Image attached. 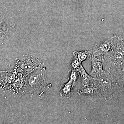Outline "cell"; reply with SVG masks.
<instances>
[{"label": "cell", "instance_id": "obj_10", "mask_svg": "<svg viewBox=\"0 0 124 124\" xmlns=\"http://www.w3.org/2000/svg\"><path fill=\"white\" fill-rule=\"evenodd\" d=\"M92 54L91 50L81 51H75L72 53L73 57L77 59L81 63L86 60L88 58L90 57Z\"/></svg>", "mask_w": 124, "mask_h": 124}, {"label": "cell", "instance_id": "obj_3", "mask_svg": "<svg viewBox=\"0 0 124 124\" xmlns=\"http://www.w3.org/2000/svg\"><path fill=\"white\" fill-rule=\"evenodd\" d=\"M39 58L32 54L23 55L16 60L14 70L17 73L28 75L42 66Z\"/></svg>", "mask_w": 124, "mask_h": 124}, {"label": "cell", "instance_id": "obj_5", "mask_svg": "<svg viewBox=\"0 0 124 124\" xmlns=\"http://www.w3.org/2000/svg\"><path fill=\"white\" fill-rule=\"evenodd\" d=\"M19 73L15 70L10 72L1 71L0 72V84L5 90H8L17 78Z\"/></svg>", "mask_w": 124, "mask_h": 124}, {"label": "cell", "instance_id": "obj_7", "mask_svg": "<svg viewBox=\"0 0 124 124\" xmlns=\"http://www.w3.org/2000/svg\"><path fill=\"white\" fill-rule=\"evenodd\" d=\"M77 83L69 80L67 83L62 85L60 87V95L66 98L70 97L73 94L74 87Z\"/></svg>", "mask_w": 124, "mask_h": 124}, {"label": "cell", "instance_id": "obj_2", "mask_svg": "<svg viewBox=\"0 0 124 124\" xmlns=\"http://www.w3.org/2000/svg\"><path fill=\"white\" fill-rule=\"evenodd\" d=\"M93 86L100 97L107 101L111 100L117 90L116 81L110 74L106 71L95 78Z\"/></svg>", "mask_w": 124, "mask_h": 124}, {"label": "cell", "instance_id": "obj_11", "mask_svg": "<svg viewBox=\"0 0 124 124\" xmlns=\"http://www.w3.org/2000/svg\"><path fill=\"white\" fill-rule=\"evenodd\" d=\"M81 62L80 61L75 58H73L72 60H71L69 64H68V72L69 73L72 71H77L78 69L81 66Z\"/></svg>", "mask_w": 124, "mask_h": 124}, {"label": "cell", "instance_id": "obj_9", "mask_svg": "<svg viewBox=\"0 0 124 124\" xmlns=\"http://www.w3.org/2000/svg\"><path fill=\"white\" fill-rule=\"evenodd\" d=\"M79 95L85 97H92L97 94V91L95 87L93 85H83L77 91Z\"/></svg>", "mask_w": 124, "mask_h": 124}, {"label": "cell", "instance_id": "obj_8", "mask_svg": "<svg viewBox=\"0 0 124 124\" xmlns=\"http://www.w3.org/2000/svg\"><path fill=\"white\" fill-rule=\"evenodd\" d=\"M79 73L81 78V82L83 85H89L93 86L95 78L88 74L81 64L77 71Z\"/></svg>", "mask_w": 124, "mask_h": 124}, {"label": "cell", "instance_id": "obj_1", "mask_svg": "<svg viewBox=\"0 0 124 124\" xmlns=\"http://www.w3.org/2000/svg\"><path fill=\"white\" fill-rule=\"evenodd\" d=\"M27 92L31 97H44L48 84L46 68L41 67L28 75L26 78Z\"/></svg>", "mask_w": 124, "mask_h": 124}, {"label": "cell", "instance_id": "obj_6", "mask_svg": "<svg viewBox=\"0 0 124 124\" xmlns=\"http://www.w3.org/2000/svg\"><path fill=\"white\" fill-rule=\"evenodd\" d=\"M90 58L91 61V69L89 75L95 78L106 72L104 70L101 57H95L92 54Z\"/></svg>", "mask_w": 124, "mask_h": 124}, {"label": "cell", "instance_id": "obj_4", "mask_svg": "<svg viewBox=\"0 0 124 124\" xmlns=\"http://www.w3.org/2000/svg\"><path fill=\"white\" fill-rule=\"evenodd\" d=\"M112 38L96 43L91 49L92 54L95 57H101L112 51Z\"/></svg>", "mask_w": 124, "mask_h": 124}, {"label": "cell", "instance_id": "obj_12", "mask_svg": "<svg viewBox=\"0 0 124 124\" xmlns=\"http://www.w3.org/2000/svg\"><path fill=\"white\" fill-rule=\"evenodd\" d=\"M116 82L117 91L124 96V71L120 75Z\"/></svg>", "mask_w": 124, "mask_h": 124}, {"label": "cell", "instance_id": "obj_13", "mask_svg": "<svg viewBox=\"0 0 124 124\" xmlns=\"http://www.w3.org/2000/svg\"><path fill=\"white\" fill-rule=\"evenodd\" d=\"M69 79L72 81L73 82L77 83L79 79V73L77 71H72L69 72Z\"/></svg>", "mask_w": 124, "mask_h": 124}]
</instances>
